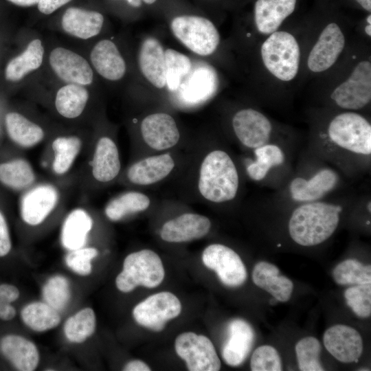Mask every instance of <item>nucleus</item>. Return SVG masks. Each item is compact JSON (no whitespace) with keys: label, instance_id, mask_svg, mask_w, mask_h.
Returning <instances> with one entry per match:
<instances>
[{"label":"nucleus","instance_id":"nucleus-45","mask_svg":"<svg viewBox=\"0 0 371 371\" xmlns=\"http://www.w3.org/2000/svg\"><path fill=\"white\" fill-rule=\"evenodd\" d=\"M12 249V240L8 225L3 214L0 211V257L8 255Z\"/></svg>","mask_w":371,"mask_h":371},{"label":"nucleus","instance_id":"nucleus-53","mask_svg":"<svg viewBox=\"0 0 371 371\" xmlns=\"http://www.w3.org/2000/svg\"><path fill=\"white\" fill-rule=\"evenodd\" d=\"M129 5L135 8H139L142 5L141 0H125Z\"/></svg>","mask_w":371,"mask_h":371},{"label":"nucleus","instance_id":"nucleus-19","mask_svg":"<svg viewBox=\"0 0 371 371\" xmlns=\"http://www.w3.org/2000/svg\"><path fill=\"white\" fill-rule=\"evenodd\" d=\"M211 228L210 219L194 213H185L166 222L160 236L169 243H183L205 236Z\"/></svg>","mask_w":371,"mask_h":371},{"label":"nucleus","instance_id":"nucleus-40","mask_svg":"<svg viewBox=\"0 0 371 371\" xmlns=\"http://www.w3.org/2000/svg\"><path fill=\"white\" fill-rule=\"evenodd\" d=\"M42 296L45 303L58 311H63L71 299L68 280L60 275L49 278L42 288Z\"/></svg>","mask_w":371,"mask_h":371},{"label":"nucleus","instance_id":"nucleus-9","mask_svg":"<svg viewBox=\"0 0 371 371\" xmlns=\"http://www.w3.org/2000/svg\"><path fill=\"white\" fill-rule=\"evenodd\" d=\"M59 187L49 181H38L22 192L19 214L23 222L36 227L43 223L62 203Z\"/></svg>","mask_w":371,"mask_h":371},{"label":"nucleus","instance_id":"nucleus-6","mask_svg":"<svg viewBox=\"0 0 371 371\" xmlns=\"http://www.w3.org/2000/svg\"><path fill=\"white\" fill-rule=\"evenodd\" d=\"M326 133L334 145L361 155L371 154V124L357 111H344L328 122Z\"/></svg>","mask_w":371,"mask_h":371},{"label":"nucleus","instance_id":"nucleus-13","mask_svg":"<svg viewBox=\"0 0 371 371\" xmlns=\"http://www.w3.org/2000/svg\"><path fill=\"white\" fill-rule=\"evenodd\" d=\"M232 126L238 141L251 149L269 143L273 128L269 118L253 108L237 111L232 116Z\"/></svg>","mask_w":371,"mask_h":371},{"label":"nucleus","instance_id":"nucleus-24","mask_svg":"<svg viewBox=\"0 0 371 371\" xmlns=\"http://www.w3.org/2000/svg\"><path fill=\"white\" fill-rule=\"evenodd\" d=\"M82 139L77 135H59L49 145V169L56 177L67 175L80 156L83 146Z\"/></svg>","mask_w":371,"mask_h":371},{"label":"nucleus","instance_id":"nucleus-1","mask_svg":"<svg viewBox=\"0 0 371 371\" xmlns=\"http://www.w3.org/2000/svg\"><path fill=\"white\" fill-rule=\"evenodd\" d=\"M302 54L300 40L291 31L280 29L262 38L258 60L264 77L275 85H291L302 70Z\"/></svg>","mask_w":371,"mask_h":371},{"label":"nucleus","instance_id":"nucleus-33","mask_svg":"<svg viewBox=\"0 0 371 371\" xmlns=\"http://www.w3.org/2000/svg\"><path fill=\"white\" fill-rule=\"evenodd\" d=\"M89 98V93L83 85L68 83L58 90L55 108L63 117L75 119L82 115Z\"/></svg>","mask_w":371,"mask_h":371},{"label":"nucleus","instance_id":"nucleus-15","mask_svg":"<svg viewBox=\"0 0 371 371\" xmlns=\"http://www.w3.org/2000/svg\"><path fill=\"white\" fill-rule=\"evenodd\" d=\"M49 62L53 71L65 82L85 86L93 82V73L89 63L70 49L54 48L49 54Z\"/></svg>","mask_w":371,"mask_h":371},{"label":"nucleus","instance_id":"nucleus-34","mask_svg":"<svg viewBox=\"0 0 371 371\" xmlns=\"http://www.w3.org/2000/svg\"><path fill=\"white\" fill-rule=\"evenodd\" d=\"M21 317L25 326L38 333L52 330L61 322L60 313L45 302L26 304L21 311Z\"/></svg>","mask_w":371,"mask_h":371},{"label":"nucleus","instance_id":"nucleus-2","mask_svg":"<svg viewBox=\"0 0 371 371\" xmlns=\"http://www.w3.org/2000/svg\"><path fill=\"white\" fill-rule=\"evenodd\" d=\"M351 58L333 78L328 98L339 109L357 111L371 102V58L368 52H356Z\"/></svg>","mask_w":371,"mask_h":371},{"label":"nucleus","instance_id":"nucleus-50","mask_svg":"<svg viewBox=\"0 0 371 371\" xmlns=\"http://www.w3.org/2000/svg\"><path fill=\"white\" fill-rule=\"evenodd\" d=\"M363 36L368 39L371 38V13H368L363 23Z\"/></svg>","mask_w":371,"mask_h":371},{"label":"nucleus","instance_id":"nucleus-29","mask_svg":"<svg viewBox=\"0 0 371 371\" xmlns=\"http://www.w3.org/2000/svg\"><path fill=\"white\" fill-rule=\"evenodd\" d=\"M254 283L270 293L275 300L285 302L292 294L293 284L284 276H280L279 269L274 265L261 261L256 264L252 271Z\"/></svg>","mask_w":371,"mask_h":371},{"label":"nucleus","instance_id":"nucleus-51","mask_svg":"<svg viewBox=\"0 0 371 371\" xmlns=\"http://www.w3.org/2000/svg\"><path fill=\"white\" fill-rule=\"evenodd\" d=\"M352 1L367 14L371 13V0H352Z\"/></svg>","mask_w":371,"mask_h":371},{"label":"nucleus","instance_id":"nucleus-44","mask_svg":"<svg viewBox=\"0 0 371 371\" xmlns=\"http://www.w3.org/2000/svg\"><path fill=\"white\" fill-rule=\"evenodd\" d=\"M252 371H280L282 361L277 350L271 346L265 345L257 348L251 358Z\"/></svg>","mask_w":371,"mask_h":371},{"label":"nucleus","instance_id":"nucleus-3","mask_svg":"<svg viewBox=\"0 0 371 371\" xmlns=\"http://www.w3.org/2000/svg\"><path fill=\"white\" fill-rule=\"evenodd\" d=\"M341 206L323 201L306 202L297 207L289 221L291 238L302 246L319 245L336 230Z\"/></svg>","mask_w":371,"mask_h":371},{"label":"nucleus","instance_id":"nucleus-52","mask_svg":"<svg viewBox=\"0 0 371 371\" xmlns=\"http://www.w3.org/2000/svg\"><path fill=\"white\" fill-rule=\"evenodd\" d=\"M8 1L22 7H29L37 4L39 0H7Z\"/></svg>","mask_w":371,"mask_h":371},{"label":"nucleus","instance_id":"nucleus-14","mask_svg":"<svg viewBox=\"0 0 371 371\" xmlns=\"http://www.w3.org/2000/svg\"><path fill=\"white\" fill-rule=\"evenodd\" d=\"M299 0H256L253 23L261 39L281 29L295 12Z\"/></svg>","mask_w":371,"mask_h":371},{"label":"nucleus","instance_id":"nucleus-42","mask_svg":"<svg viewBox=\"0 0 371 371\" xmlns=\"http://www.w3.org/2000/svg\"><path fill=\"white\" fill-rule=\"evenodd\" d=\"M346 304L361 318L371 315V284H358L348 288L344 292Z\"/></svg>","mask_w":371,"mask_h":371},{"label":"nucleus","instance_id":"nucleus-48","mask_svg":"<svg viewBox=\"0 0 371 371\" xmlns=\"http://www.w3.org/2000/svg\"><path fill=\"white\" fill-rule=\"evenodd\" d=\"M16 311L15 308L10 303L0 302V319L3 321H10L14 318Z\"/></svg>","mask_w":371,"mask_h":371},{"label":"nucleus","instance_id":"nucleus-28","mask_svg":"<svg viewBox=\"0 0 371 371\" xmlns=\"http://www.w3.org/2000/svg\"><path fill=\"white\" fill-rule=\"evenodd\" d=\"M103 23L104 16L99 12L76 7L67 9L61 20L64 31L80 39H89L97 36Z\"/></svg>","mask_w":371,"mask_h":371},{"label":"nucleus","instance_id":"nucleus-35","mask_svg":"<svg viewBox=\"0 0 371 371\" xmlns=\"http://www.w3.org/2000/svg\"><path fill=\"white\" fill-rule=\"evenodd\" d=\"M150 204L147 195L131 191L112 199L106 204L104 213L110 221H118L129 214L146 210Z\"/></svg>","mask_w":371,"mask_h":371},{"label":"nucleus","instance_id":"nucleus-54","mask_svg":"<svg viewBox=\"0 0 371 371\" xmlns=\"http://www.w3.org/2000/svg\"><path fill=\"white\" fill-rule=\"evenodd\" d=\"M157 0H143V1L146 4H153Z\"/></svg>","mask_w":371,"mask_h":371},{"label":"nucleus","instance_id":"nucleus-37","mask_svg":"<svg viewBox=\"0 0 371 371\" xmlns=\"http://www.w3.org/2000/svg\"><path fill=\"white\" fill-rule=\"evenodd\" d=\"M254 154L256 160L247 167L249 177L254 181L262 180L272 167L281 165L285 159L282 150L274 144L255 148Z\"/></svg>","mask_w":371,"mask_h":371},{"label":"nucleus","instance_id":"nucleus-5","mask_svg":"<svg viewBox=\"0 0 371 371\" xmlns=\"http://www.w3.org/2000/svg\"><path fill=\"white\" fill-rule=\"evenodd\" d=\"M239 177L231 157L214 150L203 159L199 170L198 188L201 196L213 203L233 200L238 192Z\"/></svg>","mask_w":371,"mask_h":371},{"label":"nucleus","instance_id":"nucleus-41","mask_svg":"<svg viewBox=\"0 0 371 371\" xmlns=\"http://www.w3.org/2000/svg\"><path fill=\"white\" fill-rule=\"evenodd\" d=\"M321 345L313 337H306L295 346V353L299 369L302 371L324 370L319 362Z\"/></svg>","mask_w":371,"mask_h":371},{"label":"nucleus","instance_id":"nucleus-4","mask_svg":"<svg viewBox=\"0 0 371 371\" xmlns=\"http://www.w3.org/2000/svg\"><path fill=\"white\" fill-rule=\"evenodd\" d=\"M348 36L344 23L335 16L323 21L313 43L303 57L302 69L312 76L328 74L339 62L347 49Z\"/></svg>","mask_w":371,"mask_h":371},{"label":"nucleus","instance_id":"nucleus-22","mask_svg":"<svg viewBox=\"0 0 371 371\" xmlns=\"http://www.w3.org/2000/svg\"><path fill=\"white\" fill-rule=\"evenodd\" d=\"M338 182V175L330 168H323L311 178L296 177L289 185L292 199L300 202L318 201L333 190Z\"/></svg>","mask_w":371,"mask_h":371},{"label":"nucleus","instance_id":"nucleus-47","mask_svg":"<svg viewBox=\"0 0 371 371\" xmlns=\"http://www.w3.org/2000/svg\"><path fill=\"white\" fill-rule=\"evenodd\" d=\"M71 1V0H39L37 3L38 9L44 14H50Z\"/></svg>","mask_w":371,"mask_h":371},{"label":"nucleus","instance_id":"nucleus-30","mask_svg":"<svg viewBox=\"0 0 371 371\" xmlns=\"http://www.w3.org/2000/svg\"><path fill=\"white\" fill-rule=\"evenodd\" d=\"M5 125L10 139L23 149L36 147L45 139L43 128L19 113H7Z\"/></svg>","mask_w":371,"mask_h":371},{"label":"nucleus","instance_id":"nucleus-55","mask_svg":"<svg viewBox=\"0 0 371 371\" xmlns=\"http://www.w3.org/2000/svg\"><path fill=\"white\" fill-rule=\"evenodd\" d=\"M370 205H371L370 201H368V204H367V209H368V210L369 211V212H371V206H370Z\"/></svg>","mask_w":371,"mask_h":371},{"label":"nucleus","instance_id":"nucleus-36","mask_svg":"<svg viewBox=\"0 0 371 371\" xmlns=\"http://www.w3.org/2000/svg\"><path fill=\"white\" fill-rule=\"evenodd\" d=\"M95 327V312L91 308L86 307L67 319L63 332L69 341L81 344L94 333Z\"/></svg>","mask_w":371,"mask_h":371},{"label":"nucleus","instance_id":"nucleus-10","mask_svg":"<svg viewBox=\"0 0 371 371\" xmlns=\"http://www.w3.org/2000/svg\"><path fill=\"white\" fill-rule=\"evenodd\" d=\"M181 311V304L177 297L170 292L162 291L137 304L133 310V316L140 326L159 332Z\"/></svg>","mask_w":371,"mask_h":371},{"label":"nucleus","instance_id":"nucleus-25","mask_svg":"<svg viewBox=\"0 0 371 371\" xmlns=\"http://www.w3.org/2000/svg\"><path fill=\"white\" fill-rule=\"evenodd\" d=\"M175 165L173 158L168 153L153 155L132 164L127 170L126 177L133 184L148 186L168 177Z\"/></svg>","mask_w":371,"mask_h":371},{"label":"nucleus","instance_id":"nucleus-16","mask_svg":"<svg viewBox=\"0 0 371 371\" xmlns=\"http://www.w3.org/2000/svg\"><path fill=\"white\" fill-rule=\"evenodd\" d=\"M144 142L155 150H165L179 141L180 133L175 119L166 113H155L146 116L140 124Z\"/></svg>","mask_w":371,"mask_h":371},{"label":"nucleus","instance_id":"nucleus-32","mask_svg":"<svg viewBox=\"0 0 371 371\" xmlns=\"http://www.w3.org/2000/svg\"><path fill=\"white\" fill-rule=\"evenodd\" d=\"M44 48L40 39L30 41L25 49L9 61L5 69V79L19 82L29 73L36 70L42 65Z\"/></svg>","mask_w":371,"mask_h":371},{"label":"nucleus","instance_id":"nucleus-46","mask_svg":"<svg viewBox=\"0 0 371 371\" xmlns=\"http://www.w3.org/2000/svg\"><path fill=\"white\" fill-rule=\"evenodd\" d=\"M20 296V291L16 286L10 284L0 285V302L12 303Z\"/></svg>","mask_w":371,"mask_h":371},{"label":"nucleus","instance_id":"nucleus-26","mask_svg":"<svg viewBox=\"0 0 371 371\" xmlns=\"http://www.w3.org/2000/svg\"><path fill=\"white\" fill-rule=\"evenodd\" d=\"M91 63L95 71L104 78L117 81L125 75L126 66L117 45L111 40L103 39L92 49Z\"/></svg>","mask_w":371,"mask_h":371},{"label":"nucleus","instance_id":"nucleus-11","mask_svg":"<svg viewBox=\"0 0 371 371\" xmlns=\"http://www.w3.org/2000/svg\"><path fill=\"white\" fill-rule=\"evenodd\" d=\"M175 348L190 371H218L221 368L215 348L205 335L183 333L177 337Z\"/></svg>","mask_w":371,"mask_h":371},{"label":"nucleus","instance_id":"nucleus-8","mask_svg":"<svg viewBox=\"0 0 371 371\" xmlns=\"http://www.w3.org/2000/svg\"><path fill=\"white\" fill-rule=\"evenodd\" d=\"M170 30L186 48L201 56L213 54L221 42L216 25L208 19L196 15H181L170 22Z\"/></svg>","mask_w":371,"mask_h":371},{"label":"nucleus","instance_id":"nucleus-12","mask_svg":"<svg viewBox=\"0 0 371 371\" xmlns=\"http://www.w3.org/2000/svg\"><path fill=\"white\" fill-rule=\"evenodd\" d=\"M202 260L226 286H238L247 279V270L240 257L227 246L221 244L207 246L203 251Z\"/></svg>","mask_w":371,"mask_h":371},{"label":"nucleus","instance_id":"nucleus-17","mask_svg":"<svg viewBox=\"0 0 371 371\" xmlns=\"http://www.w3.org/2000/svg\"><path fill=\"white\" fill-rule=\"evenodd\" d=\"M326 350L342 363L357 362L363 352V340L355 328L337 324L328 328L323 336Z\"/></svg>","mask_w":371,"mask_h":371},{"label":"nucleus","instance_id":"nucleus-7","mask_svg":"<svg viewBox=\"0 0 371 371\" xmlns=\"http://www.w3.org/2000/svg\"><path fill=\"white\" fill-rule=\"evenodd\" d=\"M164 268L159 256L150 249L128 254L124 260L123 269L115 278L117 289L128 293L137 286L155 288L163 281Z\"/></svg>","mask_w":371,"mask_h":371},{"label":"nucleus","instance_id":"nucleus-39","mask_svg":"<svg viewBox=\"0 0 371 371\" xmlns=\"http://www.w3.org/2000/svg\"><path fill=\"white\" fill-rule=\"evenodd\" d=\"M333 276L339 285L371 283V266L365 265L355 259H347L335 267Z\"/></svg>","mask_w":371,"mask_h":371},{"label":"nucleus","instance_id":"nucleus-49","mask_svg":"<svg viewBox=\"0 0 371 371\" xmlns=\"http://www.w3.org/2000/svg\"><path fill=\"white\" fill-rule=\"evenodd\" d=\"M125 371H150V367L141 360H132L128 362L124 367Z\"/></svg>","mask_w":371,"mask_h":371},{"label":"nucleus","instance_id":"nucleus-18","mask_svg":"<svg viewBox=\"0 0 371 371\" xmlns=\"http://www.w3.org/2000/svg\"><path fill=\"white\" fill-rule=\"evenodd\" d=\"M121 161L118 148L113 139L102 136L96 141L89 161L90 175L95 182L107 183L120 174Z\"/></svg>","mask_w":371,"mask_h":371},{"label":"nucleus","instance_id":"nucleus-23","mask_svg":"<svg viewBox=\"0 0 371 371\" xmlns=\"http://www.w3.org/2000/svg\"><path fill=\"white\" fill-rule=\"evenodd\" d=\"M0 351L4 357L20 371H33L40 361V354L31 340L14 334L7 335L0 340Z\"/></svg>","mask_w":371,"mask_h":371},{"label":"nucleus","instance_id":"nucleus-31","mask_svg":"<svg viewBox=\"0 0 371 371\" xmlns=\"http://www.w3.org/2000/svg\"><path fill=\"white\" fill-rule=\"evenodd\" d=\"M32 164L22 157L0 163V183L16 192H24L38 182Z\"/></svg>","mask_w":371,"mask_h":371},{"label":"nucleus","instance_id":"nucleus-20","mask_svg":"<svg viewBox=\"0 0 371 371\" xmlns=\"http://www.w3.org/2000/svg\"><path fill=\"white\" fill-rule=\"evenodd\" d=\"M228 337L222 348V357L230 366L242 364L253 346L255 333L251 326L242 319L232 320L227 326Z\"/></svg>","mask_w":371,"mask_h":371},{"label":"nucleus","instance_id":"nucleus-27","mask_svg":"<svg viewBox=\"0 0 371 371\" xmlns=\"http://www.w3.org/2000/svg\"><path fill=\"white\" fill-rule=\"evenodd\" d=\"M93 225V218L85 208H74L67 214L62 224V246L69 251L85 247Z\"/></svg>","mask_w":371,"mask_h":371},{"label":"nucleus","instance_id":"nucleus-38","mask_svg":"<svg viewBox=\"0 0 371 371\" xmlns=\"http://www.w3.org/2000/svg\"><path fill=\"white\" fill-rule=\"evenodd\" d=\"M166 87L171 91H177L190 74L192 62L188 56L175 49L165 50Z\"/></svg>","mask_w":371,"mask_h":371},{"label":"nucleus","instance_id":"nucleus-43","mask_svg":"<svg viewBox=\"0 0 371 371\" xmlns=\"http://www.w3.org/2000/svg\"><path fill=\"white\" fill-rule=\"evenodd\" d=\"M98 250L93 247H83L69 251L65 258L66 265L72 271L82 276L92 272L91 260L98 256Z\"/></svg>","mask_w":371,"mask_h":371},{"label":"nucleus","instance_id":"nucleus-21","mask_svg":"<svg viewBox=\"0 0 371 371\" xmlns=\"http://www.w3.org/2000/svg\"><path fill=\"white\" fill-rule=\"evenodd\" d=\"M138 64L142 76L152 86L159 89L166 87L165 50L157 39L148 37L142 42Z\"/></svg>","mask_w":371,"mask_h":371}]
</instances>
